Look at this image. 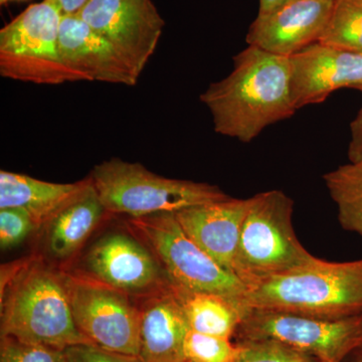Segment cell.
Segmentation results:
<instances>
[{"label":"cell","mask_w":362,"mask_h":362,"mask_svg":"<svg viewBox=\"0 0 362 362\" xmlns=\"http://www.w3.org/2000/svg\"><path fill=\"white\" fill-rule=\"evenodd\" d=\"M232 73L201 95L218 134L252 142L267 127L297 112L287 57L249 45L233 57Z\"/></svg>","instance_id":"obj_1"},{"label":"cell","mask_w":362,"mask_h":362,"mask_svg":"<svg viewBox=\"0 0 362 362\" xmlns=\"http://www.w3.org/2000/svg\"><path fill=\"white\" fill-rule=\"evenodd\" d=\"M245 303L251 309L330 320L361 316L362 259L327 262L318 258L309 265L250 286Z\"/></svg>","instance_id":"obj_2"},{"label":"cell","mask_w":362,"mask_h":362,"mask_svg":"<svg viewBox=\"0 0 362 362\" xmlns=\"http://www.w3.org/2000/svg\"><path fill=\"white\" fill-rule=\"evenodd\" d=\"M0 302L1 337L63 350L90 343L76 325L65 272L44 259L33 257L0 295Z\"/></svg>","instance_id":"obj_3"},{"label":"cell","mask_w":362,"mask_h":362,"mask_svg":"<svg viewBox=\"0 0 362 362\" xmlns=\"http://www.w3.org/2000/svg\"><path fill=\"white\" fill-rule=\"evenodd\" d=\"M293 211L294 202L282 190H269L251 197L233 263V273L247 288L318 259L298 239Z\"/></svg>","instance_id":"obj_4"},{"label":"cell","mask_w":362,"mask_h":362,"mask_svg":"<svg viewBox=\"0 0 362 362\" xmlns=\"http://www.w3.org/2000/svg\"><path fill=\"white\" fill-rule=\"evenodd\" d=\"M90 178L106 211L129 218L175 214L228 197L216 185L164 177L137 162L119 158L98 164Z\"/></svg>","instance_id":"obj_5"},{"label":"cell","mask_w":362,"mask_h":362,"mask_svg":"<svg viewBox=\"0 0 362 362\" xmlns=\"http://www.w3.org/2000/svg\"><path fill=\"white\" fill-rule=\"evenodd\" d=\"M61 9L44 0L25 9L0 30V75L37 85L80 82L59 49Z\"/></svg>","instance_id":"obj_6"},{"label":"cell","mask_w":362,"mask_h":362,"mask_svg":"<svg viewBox=\"0 0 362 362\" xmlns=\"http://www.w3.org/2000/svg\"><path fill=\"white\" fill-rule=\"evenodd\" d=\"M129 223L160 262L173 287L221 295L245 303L247 285L190 239L175 214L129 218Z\"/></svg>","instance_id":"obj_7"},{"label":"cell","mask_w":362,"mask_h":362,"mask_svg":"<svg viewBox=\"0 0 362 362\" xmlns=\"http://www.w3.org/2000/svg\"><path fill=\"white\" fill-rule=\"evenodd\" d=\"M235 338V341L275 340L322 362H344L362 347V315L330 320L251 309Z\"/></svg>","instance_id":"obj_8"},{"label":"cell","mask_w":362,"mask_h":362,"mask_svg":"<svg viewBox=\"0 0 362 362\" xmlns=\"http://www.w3.org/2000/svg\"><path fill=\"white\" fill-rule=\"evenodd\" d=\"M71 274L133 298L173 287L149 247L140 238L121 230L106 233L95 240Z\"/></svg>","instance_id":"obj_9"},{"label":"cell","mask_w":362,"mask_h":362,"mask_svg":"<svg viewBox=\"0 0 362 362\" xmlns=\"http://www.w3.org/2000/svg\"><path fill=\"white\" fill-rule=\"evenodd\" d=\"M66 286L78 330L101 349L139 356L140 310L133 297L65 272Z\"/></svg>","instance_id":"obj_10"},{"label":"cell","mask_w":362,"mask_h":362,"mask_svg":"<svg viewBox=\"0 0 362 362\" xmlns=\"http://www.w3.org/2000/svg\"><path fill=\"white\" fill-rule=\"evenodd\" d=\"M77 14L115 47L138 77L165 25L151 0H90Z\"/></svg>","instance_id":"obj_11"},{"label":"cell","mask_w":362,"mask_h":362,"mask_svg":"<svg viewBox=\"0 0 362 362\" xmlns=\"http://www.w3.org/2000/svg\"><path fill=\"white\" fill-rule=\"evenodd\" d=\"M297 110L320 104L335 90L362 87V54L317 42L289 57Z\"/></svg>","instance_id":"obj_12"},{"label":"cell","mask_w":362,"mask_h":362,"mask_svg":"<svg viewBox=\"0 0 362 362\" xmlns=\"http://www.w3.org/2000/svg\"><path fill=\"white\" fill-rule=\"evenodd\" d=\"M334 0H292L266 16H257L246 42L271 54L289 57L319 42Z\"/></svg>","instance_id":"obj_13"},{"label":"cell","mask_w":362,"mask_h":362,"mask_svg":"<svg viewBox=\"0 0 362 362\" xmlns=\"http://www.w3.org/2000/svg\"><path fill=\"white\" fill-rule=\"evenodd\" d=\"M59 49L66 65L83 81L135 86L139 78L115 47L78 14L62 18Z\"/></svg>","instance_id":"obj_14"},{"label":"cell","mask_w":362,"mask_h":362,"mask_svg":"<svg viewBox=\"0 0 362 362\" xmlns=\"http://www.w3.org/2000/svg\"><path fill=\"white\" fill-rule=\"evenodd\" d=\"M251 204L247 199L206 202L176 211V220L188 237L226 270L233 273L243 223Z\"/></svg>","instance_id":"obj_15"},{"label":"cell","mask_w":362,"mask_h":362,"mask_svg":"<svg viewBox=\"0 0 362 362\" xmlns=\"http://www.w3.org/2000/svg\"><path fill=\"white\" fill-rule=\"evenodd\" d=\"M138 306L142 362H185L183 345L190 328L175 288L143 297Z\"/></svg>","instance_id":"obj_16"},{"label":"cell","mask_w":362,"mask_h":362,"mask_svg":"<svg viewBox=\"0 0 362 362\" xmlns=\"http://www.w3.org/2000/svg\"><path fill=\"white\" fill-rule=\"evenodd\" d=\"M107 214L109 213L90 178L84 189L62 206L42 226L47 258L61 263L70 261L84 247Z\"/></svg>","instance_id":"obj_17"},{"label":"cell","mask_w":362,"mask_h":362,"mask_svg":"<svg viewBox=\"0 0 362 362\" xmlns=\"http://www.w3.org/2000/svg\"><path fill=\"white\" fill-rule=\"evenodd\" d=\"M90 178L74 183H54L11 171H0V209L18 207L30 214L37 228L84 189Z\"/></svg>","instance_id":"obj_18"},{"label":"cell","mask_w":362,"mask_h":362,"mask_svg":"<svg viewBox=\"0 0 362 362\" xmlns=\"http://www.w3.org/2000/svg\"><path fill=\"white\" fill-rule=\"evenodd\" d=\"M175 288L190 330L232 339L251 308L244 302L211 293Z\"/></svg>","instance_id":"obj_19"},{"label":"cell","mask_w":362,"mask_h":362,"mask_svg":"<svg viewBox=\"0 0 362 362\" xmlns=\"http://www.w3.org/2000/svg\"><path fill=\"white\" fill-rule=\"evenodd\" d=\"M342 228L362 238V162H349L323 176Z\"/></svg>","instance_id":"obj_20"},{"label":"cell","mask_w":362,"mask_h":362,"mask_svg":"<svg viewBox=\"0 0 362 362\" xmlns=\"http://www.w3.org/2000/svg\"><path fill=\"white\" fill-rule=\"evenodd\" d=\"M319 42L362 54V0H334Z\"/></svg>","instance_id":"obj_21"},{"label":"cell","mask_w":362,"mask_h":362,"mask_svg":"<svg viewBox=\"0 0 362 362\" xmlns=\"http://www.w3.org/2000/svg\"><path fill=\"white\" fill-rule=\"evenodd\" d=\"M240 354L239 343L194 330L188 331L183 345L187 362H235Z\"/></svg>","instance_id":"obj_22"},{"label":"cell","mask_w":362,"mask_h":362,"mask_svg":"<svg viewBox=\"0 0 362 362\" xmlns=\"http://www.w3.org/2000/svg\"><path fill=\"white\" fill-rule=\"evenodd\" d=\"M235 342L240 345V354L235 362H322L275 340Z\"/></svg>","instance_id":"obj_23"},{"label":"cell","mask_w":362,"mask_h":362,"mask_svg":"<svg viewBox=\"0 0 362 362\" xmlns=\"http://www.w3.org/2000/svg\"><path fill=\"white\" fill-rule=\"evenodd\" d=\"M0 362H66L63 349L1 337Z\"/></svg>","instance_id":"obj_24"},{"label":"cell","mask_w":362,"mask_h":362,"mask_svg":"<svg viewBox=\"0 0 362 362\" xmlns=\"http://www.w3.org/2000/svg\"><path fill=\"white\" fill-rule=\"evenodd\" d=\"M39 230L30 214L18 207L0 209V247L2 251L20 246Z\"/></svg>","instance_id":"obj_25"},{"label":"cell","mask_w":362,"mask_h":362,"mask_svg":"<svg viewBox=\"0 0 362 362\" xmlns=\"http://www.w3.org/2000/svg\"><path fill=\"white\" fill-rule=\"evenodd\" d=\"M64 352L66 362H142L139 356L110 351L92 343L71 345Z\"/></svg>","instance_id":"obj_26"},{"label":"cell","mask_w":362,"mask_h":362,"mask_svg":"<svg viewBox=\"0 0 362 362\" xmlns=\"http://www.w3.org/2000/svg\"><path fill=\"white\" fill-rule=\"evenodd\" d=\"M349 162H362V108L350 123Z\"/></svg>","instance_id":"obj_27"},{"label":"cell","mask_w":362,"mask_h":362,"mask_svg":"<svg viewBox=\"0 0 362 362\" xmlns=\"http://www.w3.org/2000/svg\"><path fill=\"white\" fill-rule=\"evenodd\" d=\"M90 0H56L63 16L77 14Z\"/></svg>","instance_id":"obj_28"},{"label":"cell","mask_w":362,"mask_h":362,"mask_svg":"<svg viewBox=\"0 0 362 362\" xmlns=\"http://www.w3.org/2000/svg\"><path fill=\"white\" fill-rule=\"evenodd\" d=\"M292 0H259V16H266L278 11Z\"/></svg>","instance_id":"obj_29"},{"label":"cell","mask_w":362,"mask_h":362,"mask_svg":"<svg viewBox=\"0 0 362 362\" xmlns=\"http://www.w3.org/2000/svg\"><path fill=\"white\" fill-rule=\"evenodd\" d=\"M344 362H362V347L350 354Z\"/></svg>","instance_id":"obj_30"},{"label":"cell","mask_w":362,"mask_h":362,"mask_svg":"<svg viewBox=\"0 0 362 362\" xmlns=\"http://www.w3.org/2000/svg\"><path fill=\"white\" fill-rule=\"evenodd\" d=\"M14 1H25V0H0V4L4 6V4H9V2H14Z\"/></svg>","instance_id":"obj_31"},{"label":"cell","mask_w":362,"mask_h":362,"mask_svg":"<svg viewBox=\"0 0 362 362\" xmlns=\"http://www.w3.org/2000/svg\"><path fill=\"white\" fill-rule=\"evenodd\" d=\"M358 90H361V92H362V87L359 88Z\"/></svg>","instance_id":"obj_32"},{"label":"cell","mask_w":362,"mask_h":362,"mask_svg":"<svg viewBox=\"0 0 362 362\" xmlns=\"http://www.w3.org/2000/svg\"><path fill=\"white\" fill-rule=\"evenodd\" d=\"M185 362H187V361H185Z\"/></svg>","instance_id":"obj_33"}]
</instances>
